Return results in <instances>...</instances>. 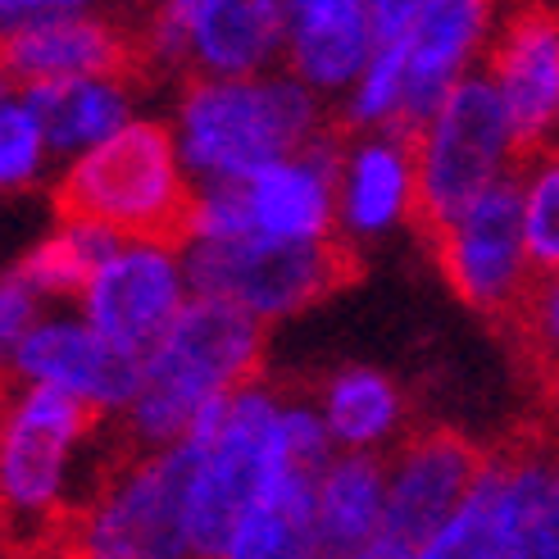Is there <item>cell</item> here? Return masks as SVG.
Wrapping results in <instances>:
<instances>
[{
  "mask_svg": "<svg viewBox=\"0 0 559 559\" xmlns=\"http://www.w3.org/2000/svg\"><path fill=\"white\" fill-rule=\"evenodd\" d=\"M115 424H100L92 409L50 386L5 382L0 418V542L37 550L60 546L73 510L115 468L128 445L100 455V441Z\"/></svg>",
  "mask_w": 559,
  "mask_h": 559,
  "instance_id": "1",
  "label": "cell"
},
{
  "mask_svg": "<svg viewBox=\"0 0 559 559\" xmlns=\"http://www.w3.org/2000/svg\"><path fill=\"white\" fill-rule=\"evenodd\" d=\"M169 128L195 187L246 182L332 132L328 105L287 69L264 78H182Z\"/></svg>",
  "mask_w": 559,
  "mask_h": 559,
  "instance_id": "2",
  "label": "cell"
},
{
  "mask_svg": "<svg viewBox=\"0 0 559 559\" xmlns=\"http://www.w3.org/2000/svg\"><path fill=\"white\" fill-rule=\"evenodd\" d=\"M264 332V323L246 319L233 305L195 296L169 337L142 359L136 401L115 424L128 451H174L191 437V428L201 424V414L214 401L260 382Z\"/></svg>",
  "mask_w": 559,
  "mask_h": 559,
  "instance_id": "3",
  "label": "cell"
},
{
  "mask_svg": "<svg viewBox=\"0 0 559 559\" xmlns=\"http://www.w3.org/2000/svg\"><path fill=\"white\" fill-rule=\"evenodd\" d=\"M287 386L250 382L237 396L214 401L191 428V478H187V527L201 559H214L246 514L292 478H314L296 468L287 451Z\"/></svg>",
  "mask_w": 559,
  "mask_h": 559,
  "instance_id": "4",
  "label": "cell"
},
{
  "mask_svg": "<svg viewBox=\"0 0 559 559\" xmlns=\"http://www.w3.org/2000/svg\"><path fill=\"white\" fill-rule=\"evenodd\" d=\"M55 210L115 237H178L195 182L182 169L169 119L136 115L105 146L60 164L50 178Z\"/></svg>",
  "mask_w": 559,
  "mask_h": 559,
  "instance_id": "5",
  "label": "cell"
},
{
  "mask_svg": "<svg viewBox=\"0 0 559 559\" xmlns=\"http://www.w3.org/2000/svg\"><path fill=\"white\" fill-rule=\"evenodd\" d=\"M187 441L155 455H123L100 487L73 510L64 559H201L187 527Z\"/></svg>",
  "mask_w": 559,
  "mask_h": 559,
  "instance_id": "6",
  "label": "cell"
},
{
  "mask_svg": "<svg viewBox=\"0 0 559 559\" xmlns=\"http://www.w3.org/2000/svg\"><path fill=\"white\" fill-rule=\"evenodd\" d=\"M414 159L418 228L428 237L523 169L510 115L483 69L468 73L451 92V100L437 109V119L414 136Z\"/></svg>",
  "mask_w": 559,
  "mask_h": 559,
  "instance_id": "7",
  "label": "cell"
},
{
  "mask_svg": "<svg viewBox=\"0 0 559 559\" xmlns=\"http://www.w3.org/2000/svg\"><path fill=\"white\" fill-rule=\"evenodd\" d=\"M191 292L233 305L255 323H283L350 283L355 250L337 241H182Z\"/></svg>",
  "mask_w": 559,
  "mask_h": 559,
  "instance_id": "8",
  "label": "cell"
},
{
  "mask_svg": "<svg viewBox=\"0 0 559 559\" xmlns=\"http://www.w3.org/2000/svg\"><path fill=\"white\" fill-rule=\"evenodd\" d=\"M283 0H169L136 23V78H264L283 69Z\"/></svg>",
  "mask_w": 559,
  "mask_h": 559,
  "instance_id": "9",
  "label": "cell"
},
{
  "mask_svg": "<svg viewBox=\"0 0 559 559\" xmlns=\"http://www.w3.org/2000/svg\"><path fill=\"white\" fill-rule=\"evenodd\" d=\"M195 300L178 237H119L73 310L105 342L146 359Z\"/></svg>",
  "mask_w": 559,
  "mask_h": 559,
  "instance_id": "10",
  "label": "cell"
},
{
  "mask_svg": "<svg viewBox=\"0 0 559 559\" xmlns=\"http://www.w3.org/2000/svg\"><path fill=\"white\" fill-rule=\"evenodd\" d=\"M437 264L451 292L478 314L514 323L527 296L537 287L533 260L523 241V187L519 174L491 187L483 201H473L460 218L432 233Z\"/></svg>",
  "mask_w": 559,
  "mask_h": 559,
  "instance_id": "11",
  "label": "cell"
},
{
  "mask_svg": "<svg viewBox=\"0 0 559 559\" xmlns=\"http://www.w3.org/2000/svg\"><path fill=\"white\" fill-rule=\"evenodd\" d=\"M10 382L50 386L82 409H92L100 424H119L136 401V386H142V359L105 342L73 305H55L27 328Z\"/></svg>",
  "mask_w": 559,
  "mask_h": 559,
  "instance_id": "12",
  "label": "cell"
},
{
  "mask_svg": "<svg viewBox=\"0 0 559 559\" xmlns=\"http://www.w3.org/2000/svg\"><path fill=\"white\" fill-rule=\"evenodd\" d=\"M491 451H478L464 432L418 428L386 455V533L382 542L409 555L455 519Z\"/></svg>",
  "mask_w": 559,
  "mask_h": 559,
  "instance_id": "13",
  "label": "cell"
},
{
  "mask_svg": "<svg viewBox=\"0 0 559 559\" xmlns=\"http://www.w3.org/2000/svg\"><path fill=\"white\" fill-rule=\"evenodd\" d=\"M483 73L500 92L510 115L519 155L533 159L559 146V14L555 10H514L496 23Z\"/></svg>",
  "mask_w": 559,
  "mask_h": 559,
  "instance_id": "14",
  "label": "cell"
},
{
  "mask_svg": "<svg viewBox=\"0 0 559 559\" xmlns=\"http://www.w3.org/2000/svg\"><path fill=\"white\" fill-rule=\"evenodd\" d=\"M0 69L19 87L136 73V23L64 0L60 14L27 27L14 41H0Z\"/></svg>",
  "mask_w": 559,
  "mask_h": 559,
  "instance_id": "15",
  "label": "cell"
},
{
  "mask_svg": "<svg viewBox=\"0 0 559 559\" xmlns=\"http://www.w3.org/2000/svg\"><path fill=\"white\" fill-rule=\"evenodd\" d=\"M346 132L332 128L305 151L250 174L241 187L246 237L269 241H337V178Z\"/></svg>",
  "mask_w": 559,
  "mask_h": 559,
  "instance_id": "16",
  "label": "cell"
},
{
  "mask_svg": "<svg viewBox=\"0 0 559 559\" xmlns=\"http://www.w3.org/2000/svg\"><path fill=\"white\" fill-rule=\"evenodd\" d=\"M491 37H496V14L483 0H418V19L409 33L405 109H401L405 136L424 132L460 82L483 69Z\"/></svg>",
  "mask_w": 559,
  "mask_h": 559,
  "instance_id": "17",
  "label": "cell"
},
{
  "mask_svg": "<svg viewBox=\"0 0 559 559\" xmlns=\"http://www.w3.org/2000/svg\"><path fill=\"white\" fill-rule=\"evenodd\" d=\"M401 223H418V159L405 132H359L342 146L337 237L355 250Z\"/></svg>",
  "mask_w": 559,
  "mask_h": 559,
  "instance_id": "18",
  "label": "cell"
},
{
  "mask_svg": "<svg viewBox=\"0 0 559 559\" xmlns=\"http://www.w3.org/2000/svg\"><path fill=\"white\" fill-rule=\"evenodd\" d=\"M378 50L369 0H292L283 69L323 105L346 100Z\"/></svg>",
  "mask_w": 559,
  "mask_h": 559,
  "instance_id": "19",
  "label": "cell"
},
{
  "mask_svg": "<svg viewBox=\"0 0 559 559\" xmlns=\"http://www.w3.org/2000/svg\"><path fill=\"white\" fill-rule=\"evenodd\" d=\"M314 405L323 414V428L337 445V455H391L409 437V405L401 382L369 369V365H346L328 373L314 391Z\"/></svg>",
  "mask_w": 559,
  "mask_h": 559,
  "instance_id": "20",
  "label": "cell"
},
{
  "mask_svg": "<svg viewBox=\"0 0 559 559\" xmlns=\"http://www.w3.org/2000/svg\"><path fill=\"white\" fill-rule=\"evenodd\" d=\"M386 533V460L332 455L314 478V537L323 559H350Z\"/></svg>",
  "mask_w": 559,
  "mask_h": 559,
  "instance_id": "21",
  "label": "cell"
},
{
  "mask_svg": "<svg viewBox=\"0 0 559 559\" xmlns=\"http://www.w3.org/2000/svg\"><path fill=\"white\" fill-rule=\"evenodd\" d=\"M500 559H559V441L527 437L506 445Z\"/></svg>",
  "mask_w": 559,
  "mask_h": 559,
  "instance_id": "22",
  "label": "cell"
},
{
  "mask_svg": "<svg viewBox=\"0 0 559 559\" xmlns=\"http://www.w3.org/2000/svg\"><path fill=\"white\" fill-rule=\"evenodd\" d=\"M27 96L41 115L55 164H69L105 146L109 136L136 119V73L50 82V87H27Z\"/></svg>",
  "mask_w": 559,
  "mask_h": 559,
  "instance_id": "23",
  "label": "cell"
},
{
  "mask_svg": "<svg viewBox=\"0 0 559 559\" xmlns=\"http://www.w3.org/2000/svg\"><path fill=\"white\" fill-rule=\"evenodd\" d=\"M115 241L119 237L96 228V223L60 214L55 228L27 246L23 260L10 273L46 305V310H55V305H78V296L87 292L92 273L100 269V260L109 255V250H115Z\"/></svg>",
  "mask_w": 559,
  "mask_h": 559,
  "instance_id": "24",
  "label": "cell"
},
{
  "mask_svg": "<svg viewBox=\"0 0 559 559\" xmlns=\"http://www.w3.org/2000/svg\"><path fill=\"white\" fill-rule=\"evenodd\" d=\"M214 559H323L314 537V478H292L264 496Z\"/></svg>",
  "mask_w": 559,
  "mask_h": 559,
  "instance_id": "25",
  "label": "cell"
},
{
  "mask_svg": "<svg viewBox=\"0 0 559 559\" xmlns=\"http://www.w3.org/2000/svg\"><path fill=\"white\" fill-rule=\"evenodd\" d=\"M55 155L27 87L0 69V195H23L55 178Z\"/></svg>",
  "mask_w": 559,
  "mask_h": 559,
  "instance_id": "26",
  "label": "cell"
},
{
  "mask_svg": "<svg viewBox=\"0 0 559 559\" xmlns=\"http://www.w3.org/2000/svg\"><path fill=\"white\" fill-rule=\"evenodd\" d=\"M500 510H506V451H491L468 500L428 542V559H500Z\"/></svg>",
  "mask_w": 559,
  "mask_h": 559,
  "instance_id": "27",
  "label": "cell"
},
{
  "mask_svg": "<svg viewBox=\"0 0 559 559\" xmlns=\"http://www.w3.org/2000/svg\"><path fill=\"white\" fill-rule=\"evenodd\" d=\"M519 187L527 260H533L537 283H546V277H559V146L523 159Z\"/></svg>",
  "mask_w": 559,
  "mask_h": 559,
  "instance_id": "28",
  "label": "cell"
},
{
  "mask_svg": "<svg viewBox=\"0 0 559 559\" xmlns=\"http://www.w3.org/2000/svg\"><path fill=\"white\" fill-rule=\"evenodd\" d=\"M514 328L527 337V346H533L537 365L559 382V277H546V283L533 287Z\"/></svg>",
  "mask_w": 559,
  "mask_h": 559,
  "instance_id": "29",
  "label": "cell"
},
{
  "mask_svg": "<svg viewBox=\"0 0 559 559\" xmlns=\"http://www.w3.org/2000/svg\"><path fill=\"white\" fill-rule=\"evenodd\" d=\"M46 305L27 292L14 273H0V386L10 382V369H14V355L27 337V328L41 319Z\"/></svg>",
  "mask_w": 559,
  "mask_h": 559,
  "instance_id": "30",
  "label": "cell"
},
{
  "mask_svg": "<svg viewBox=\"0 0 559 559\" xmlns=\"http://www.w3.org/2000/svg\"><path fill=\"white\" fill-rule=\"evenodd\" d=\"M350 559H414V555L401 550V546H391V542H378V546H369L365 555H350Z\"/></svg>",
  "mask_w": 559,
  "mask_h": 559,
  "instance_id": "31",
  "label": "cell"
},
{
  "mask_svg": "<svg viewBox=\"0 0 559 559\" xmlns=\"http://www.w3.org/2000/svg\"><path fill=\"white\" fill-rule=\"evenodd\" d=\"M0 418H5V386H0Z\"/></svg>",
  "mask_w": 559,
  "mask_h": 559,
  "instance_id": "32",
  "label": "cell"
},
{
  "mask_svg": "<svg viewBox=\"0 0 559 559\" xmlns=\"http://www.w3.org/2000/svg\"><path fill=\"white\" fill-rule=\"evenodd\" d=\"M414 559H428V555H414Z\"/></svg>",
  "mask_w": 559,
  "mask_h": 559,
  "instance_id": "33",
  "label": "cell"
}]
</instances>
